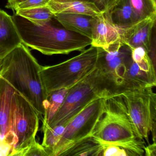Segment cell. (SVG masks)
Listing matches in <instances>:
<instances>
[{
	"mask_svg": "<svg viewBox=\"0 0 156 156\" xmlns=\"http://www.w3.org/2000/svg\"><path fill=\"white\" fill-rule=\"evenodd\" d=\"M47 6L54 14L73 13L99 16L103 13L94 3L85 0H50Z\"/></svg>",
	"mask_w": 156,
	"mask_h": 156,
	"instance_id": "obj_14",
	"label": "cell"
},
{
	"mask_svg": "<svg viewBox=\"0 0 156 156\" xmlns=\"http://www.w3.org/2000/svg\"><path fill=\"white\" fill-rule=\"evenodd\" d=\"M50 0H27L19 4L14 9V11L20 9H33L47 6Z\"/></svg>",
	"mask_w": 156,
	"mask_h": 156,
	"instance_id": "obj_24",
	"label": "cell"
},
{
	"mask_svg": "<svg viewBox=\"0 0 156 156\" xmlns=\"http://www.w3.org/2000/svg\"><path fill=\"white\" fill-rule=\"evenodd\" d=\"M41 66L22 44L0 62V76L33 106L42 121L47 95L41 75Z\"/></svg>",
	"mask_w": 156,
	"mask_h": 156,
	"instance_id": "obj_1",
	"label": "cell"
},
{
	"mask_svg": "<svg viewBox=\"0 0 156 156\" xmlns=\"http://www.w3.org/2000/svg\"><path fill=\"white\" fill-rule=\"evenodd\" d=\"M94 3L103 12L108 11L115 2V0H85Z\"/></svg>",
	"mask_w": 156,
	"mask_h": 156,
	"instance_id": "obj_25",
	"label": "cell"
},
{
	"mask_svg": "<svg viewBox=\"0 0 156 156\" xmlns=\"http://www.w3.org/2000/svg\"><path fill=\"white\" fill-rule=\"evenodd\" d=\"M152 87L125 91L121 94L126 103L135 134L148 142L152 133L156 142V95Z\"/></svg>",
	"mask_w": 156,
	"mask_h": 156,
	"instance_id": "obj_6",
	"label": "cell"
},
{
	"mask_svg": "<svg viewBox=\"0 0 156 156\" xmlns=\"http://www.w3.org/2000/svg\"><path fill=\"white\" fill-rule=\"evenodd\" d=\"M67 125H60L52 128H42L44 137L42 145L46 149L49 156H51L52 150L60 140Z\"/></svg>",
	"mask_w": 156,
	"mask_h": 156,
	"instance_id": "obj_21",
	"label": "cell"
},
{
	"mask_svg": "<svg viewBox=\"0 0 156 156\" xmlns=\"http://www.w3.org/2000/svg\"><path fill=\"white\" fill-rule=\"evenodd\" d=\"M102 156H129V155L125 149L119 146L113 145H104Z\"/></svg>",
	"mask_w": 156,
	"mask_h": 156,
	"instance_id": "obj_23",
	"label": "cell"
},
{
	"mask_svg": "<svg viewBox=\"0 0 156 156\" xmlns=\"http://www.w3.org/2000/svg\"><path fill=\"white\" fill-rule=\"evenodd\" d=\"M144 152L146 156H156V143L153 142L151 144H149L148 146L144 147Z\"/></svg>",
	"mask_w": 156,
	"mask_h": 156,
	"instance_id": "obj_27",
	"label": "cell"
},
{
	"mask_svg": "<svg viewBox=\"0 0 156 156\" xmlns=\"http://www.w3.org/2000/svg\"><path fill=\"white\" fill-rule=\"evenodd\" d=\"M12 131L17 141L11 156H19L20 153L36 141L39 128V115L31 104L16 91Z\"/></svg>",
	"mask_w": 156,
	"mask_h": 156,
	"instance_id": "obj_9",
	"label": "cell"
},
{
	"mask_svg": "<svg viewBox=\"0 0 156 156\" xmlns=\"http://www.w3.org/2000/svg\"><path fill=\"white\" fill-rule=\"evenodd\" d=\"M92 137L104 145L123 148L129 156H142L144 153V140L136 136L121 95L106 99L105 112L97 124Z\"/></svg>",
	"mask_w": 156,
	"mask_h": 156,
	"instance_id": "obj_3",
	"label": "cell"
},
{
	"mask_svg": "<svg viewBox=\"0 0 156 156\" xmlns=\"http://www.w3.org/2000/svg\"><path fill=\"white\" fill-rule=\"evenodd\" d=\"M91 40V45L104 50L121 41V30L113 23L107 11L93 17Z\"/></svg>",
	"mask_w": 156,
	"mask_h": 156,
	"instance_id": "obj_11",
	"label": "cell"
},
{
	"mask_svg": "<svg viewBox=\"0 0 156 156\" xmlns=\"http://www.w3.org/2000/svg\"><path fill=\"white\" fill-rule=\"evenodd\" d=\"M129 2L138 21L156 18V0H129Z\"/></svg>",
	"mask_w": 156,
	"mask_h": 156,
	"instance_id": "obj_20",
	"label": "cell"
},
{
	"mask_svg": "<svg viewBox=\"0 0 156 156\" xmlns=\"http://www.w3.org/2000/svg\"><path fill=\"white\" fill-rule=\"evenodd\" d=\"M70 88H63L51 92L47 97V103L43 119V127L48 125L63 102Z\"/></svg>",
	"mask_w": 156,
	"mask_h": 156,
	"instance_id": "obj_19",
	"label": "cell"
},
{
	"mask_svg": "<svg viewBox=\"0 0 156 156\" xmlns=\"http://www.w3.org/2000/svg\"><path fill=\"white\" fill-rule=\"evenodd\" d=\"M104 147V144L91 137L70 149L64 156H102Z\"/></svg>",
	"mask_w": 156,
	"mask_h": 156,
	"instance_id": "obj_17",
	"label": "cell"
},
{
	"mask_svg": "<svg viewBox=\"0 0 156 156\" xmlns=\"http://www.w3.org/2000/svg\"><path fill=\"white\" fill-rule=\"evenodd\" d=\"M99 49L91 45L69 60L55 65L41 66V75L46 94L70 88L97 67Z\"/></svg>",
	"mask_w": 156,
	"mask_h": 156,
	"instance_id": "obj_5",
	"label": "cell"
},
{
	"mask_svg": "<svg viewBox=\"0 0 156 156\" xmlns=\"http://www.w3.org/2000/svg\"><path fill=\"white\" fill-rule=\"evenodd\" d=\"M15 13L36 25L46 23L54 17V14L48 6L33 9L17 10Z\"/></svg>",
	"mask_w": 156,
	"mask_h": 156,
	"instance_id": "obj_18",
	"label": "cell"
},
{
	"mask_svg": "<svg viewBox=\"0 0 156 156\" xmlns=\"http://www.w3.org/2000/svg\"><path fill=\"white\" fill-rule=\"evenodd\" d=\"M27 0H8L6 8L14 10L15 8L19 4L26 2Z\"/></svg>",
	"mask_w": 156,
	"mask_h": 156,
	"instance_id": "obj_28",
	"label": "cell"
},
{
	"mask_svg": "<svg viewBox=\"0 0 156 156\" xmlns=\"http://www.w3.org/2000/svg\"><path fill=\"white\" fill-rule=\"evenodd\" d=\"M54 18L65 29L91 39L93 17L83 14L59 13L54 14Z\"/></svg>",
	"mask_w": 156,
	"mask_h": 156,
	"instance_id": "obj_15",
	"label": "cell"
},
{
	"mask_svg": "<svg viewBox=\"0 0 156 156\" xmlns=\"http://www.w3.org/2000/svg\"><path fill=\"white\" fill-rule=\"evenodd\" d=\"M16 95V90L0 76V136L12 150L17 141L12 131Z\"/></svg>",
	"mask_w": 156,
	"mask_h": 156,
	"instance_id": "obj_10",
	"label": "cell"
},
{
	"mask_svg": "<svg viewBox=\"0 0 156 156\" xmlns=\"http://www.w3.org/2000/svg\"><path fill=\"white\" fill-rule=\"evenodd\" d=\"M116 95L111 83L99 68L90 73L70 88L62 105L47 126L52 128L67 125L90 103L101 98Z\"/></svg>",
	"mask_w": 156,
	"mask_h": 156,
	"instance_id": "obj_4",
	"label": "cell"
},
{
	"mask_svg": "<svg viewBox=\"0 0 156 156\" xmlns=\"http://www.w3.org/2000/svg\"><path fill=\"white\" fill-rule=\"evenodd\" d=\"M106 98H99L91 102L69 122L52 150L51 156H64L70 149L92 137L97 124L105 112Z\"/></svg>",
	"mask_w": 156,
	"mask_h": 156,
	"instance_id": "obj_7",
	"label": "cell"
},
{
	"mask_svg": "<svg viewBox=\"0 0 156 156\" xmlns=\"http://www.w3.org/2000/svg\"><path fill=\"white\" fill-rule=\"evenodd\" d=\"M1 60H0V62H1Z\"/></svg>",
	"mask_w": 156,
	"mask_h": 156,
	"instance_id": "obj_31",
	"label": "cell"
},
{
	"mask_svg": "<svg viewBox=\"0 0 156 156\" xmlns=\"http://www.w3.org/2000/svg\"><path fill=\"white\" fill-rule=\"evenodd\" d=\"M0 146H3V147H10L12 149V148L11 147H10V146H9V145H7V144H5V143H4V142H3V141H2V140L1 137V136H0Z\"/></svg>",
	"mask_w": 156,
	"mask_h": 156,
	"instance_id": "obj_29",
	"label": "cell"
},
{
	"mask_svg": "<svg viewBox=\"0 0 156 156\" xmlns=\"http://www.w3.org/2000/svg\"><path fill=\"white\" fill-rule=\"evenodd\" d=\"M19 156H49L46 149L37 141L23 151Z\"/></svg>",
	"mask_w": 156,
	"mask_h": 156,
	"instance_id": "obj_22",
	"label": "cell"
},
{
	"mask_svg": "<svg viewBox=\"0 0 156 156\" xmlns=\"http://www.w3.org/2000/svg\"><path fill=\"white\" fill-rule=\"evenodd\" d=\"M22 43L43 54H68L82 51L92 40L63 27L54 17L43 25H36L14 12L12 16Z\"/></svg>",
	"mask_w": 156,
	"mask_h": 156,
	"instance_id": "obj_2",
	"label": "cell"
},
{
	"mask_svg": "<svg viewBox=\"0 0 156 156\" xmlns=\"http://www.w3.org/2000/svg\"><path fill=\"white\" fill-rule=\"evenodd\" d=\"M107 12L113 23L120 29H126L139 21L129 0H117Z\"/></svg>",
	"mask_w": 156,
	"mask_h": 156,
	"instance_id": "obj_16",
	"label": "cell"
},
{
	"mask_svg": "<svg viewBox=\"0 0 156 156\" xmlns=\"http://www.w3.org/2000/svg\"><path fill=\"white\" fill-rule=\"evenodd\" d=\"M22 44L12 16L0 9V60Z\"/></svg>",
	"mask_w": 156,
	"mask_h": 156,
	"instance_id": "obj_13",
	"label": "cell"
},
{
	"mask_svg": "<svg viewBox=\"0 0 156 156\" xmlns=\"http://www.w3.org/2000/svg\"><path fill=\"white\" fill-rule=\"evenodd\" d=\"M99 49L97 67L111 83L116 94H120L128 66L132 60V49L121 40L105 50Z\"/></svg>",
	"mask_w": 156,
	"mask_h": 156,
	"instance_id": "obj_8",
	"label": "cell"
},
{
	"mask_svg": "<svg viewBox=\"0 0 156 156\" xmlns=\"http://www.w3.org/2000/svg\"><path fill=\"white\" fill-rule=\"evenodd\" d=\"M156 19H144L126 29H120L121 41L132 49L143 47L149 53Z\"/></svg>",
	"mask_w": 156,
	"mask_h": 156,
	"instance_id": "obj_12",
	"label": "cell"
},
{
	"mask_svg": "<svg viewBox=\"0 0 156 156\" xmlns=\"http://www.w3.org/2000/svg\"><path fill=\"white\" fill-rule=\"evenodd\" d=\"M147 51L142 47H137L132 49L131 57L132 60L136 62H140L147 55Z\"/></svg>",
	"mask_w": 156,
	"mask_h": 156,
	"instance_id": "obj_26",
	"label": "cell"
},
{
	"mask_svg": "<svg viewBox=\"0 0 156 156\" xmlns=\"http://www.w3.org/2000/svg\"><path fill=\"white\" fill-rule=\"evenodd\" d=\"M115 1H116L117 0H115Z\"/></svg>",
	"mask_w": 156,
	"mask_h": 156,
	"instance_id": "obj_30",
	"label": "cell"
}]
</instances>
